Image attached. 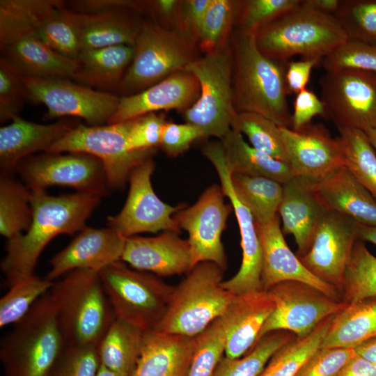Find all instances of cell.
<instances>
[{"mask_svg": "<svg viewBox=\"0 0 376 376\" xmlns=\"http://www.w3.org/2000/svg\"><path fill=\"white\" fill-rule=\"evenodd\" d=\"M31 191V226L24 234L8 240L6 253L1 263L8 287L34 275L41 252L53 238L82 230L102 196L78 191L54 196L44 189Z\"/></svg>", "mask_w": 376, "mask_h": 376, "instance_id": "obj_1", "label": "cell"}, {"mask_svg": "<svg viewBox=\"0 0 376 376\" xmlns=\"http://www.w3.org/2000/svg\"><path fill=\"white\" fill-rule=\"evenodd\" d=\"M233 53V107L237 113L263 116L279 126L292 128L285 84L288 61L274 60L258 49L255 35L234 29Z\"/></svg>", "mask_w": 376, "mask_h": 376, "instance_id": "obj_2", "label": "cell"}, {"mask_svg": "<svg viewBox=\"0 0 376 376\" xmlns=\"http://www.w3.org/2000/svg\"><path fill=\"white\" fill-rule=\"evenodd\" d=\"M49 293L66 345L97 347L116 319L99 273L73 270Z\"/></svg>", "mask_w": 376, "mask_h": 376, "instance_id": "obj_3", "label": "cell"}, {"mask_svg": "<svg viewBox=\"0 0 376 376\" xmlns=\"http://www.w3.org/2000/svg\"><path fill=\"white\" fill-rule=\"evenodd\" d=\"M66 346L48 292L2 340L5 376H49Z\"/></svg>", "mask_w": 376, "mask_h": 376, "instance_id": "obj_4", "label": "cell"}, {"mask_svg": "<svg viewBox=\"0 0 376 376\" xmlns=\"http://www.w3.org/2000/svg\"><path fill=\"white\" fill-rule=\"evenodd\" d=\"M258 49L274 60L295 56L322 60L347 37L333 15L317 11L302 3L260 29L255 35Z\"/></svg>", "mask_w": 376, "mask_h": 376, "instance_id": "obj_5", "label": "cell"}, {"mask_svg": "<svg viewBox=\"0 0 376 376\" xmlns=\"http://www.w3.org/2000/svg\"><path fill=\"white\" fill-rule=\"evenodd\" d=\"M224 272L202 262L174 287L166 311L155 330L196 337L222 316L235 295L222 285Z\"/></svg>", "mask_w": 376, "mask_h": 376, "instance_id": "obj_6", "label": "cell"}, {"mask_svg": "<svg viewBox=\"0 0 376 376\" xmlns=\"http://www.w3.org/2000/svg\"><path fill=\"white\" fill-rule=\"evenodd\" d=\"M134 49L132 62L118 86L125 95L140 93L173 72L185 70L200 57L196 41L154 22H143Z\"/></svg>", "mask_w": 376, "mask_h": 376, "instance_id": "obj_7", "label": "cell"}, {"mask_svg": "<svg viewBox=\"0 0 376 376\" xmlns=\"http://www.w3.org/2000/svg\"><path fill=\"white\" fill-rule=\"evenodd\" d=\"M0 51L25 77L72 79L78 66L44 42L22 0L0 1Z\"/></svg>", "mask_w": 376, "mask_h": 376, "instance_id": "obj_8", "label": "cell"}, {"mask_svg": "<svg viewBox=\"0 0 376 376\" xmlns=\"http://www.w3.org/2000/svg\"><path fill=\"white\" fill-rule=\"evenodd\" d=\"M99 275L118 319L145 331L155 329L163 318L174 287L155 274L132 269L122 260Z\"/></svg>", "mask_w": 376, "mask_h": 376, "instance_id": "obj_9", "label": "cell"}, {"mask_svg": "<svg viewBox=\"0 0 376 376\" xmlns=\"http://www.w3.org/2000/svg\"><path fill=\"white\" fill-rule=\"evenodd\" d=\"M199 81L196 102L182 113L185 123L203 132L205 138L221 140L231 130L237 113L233 107V53L230 42L224 47L200 56L186 68Z\"/></svg>", "mask_w": 376, "mask_h": 376, "instance_id": "obj_10", "label": "cell"}, {"mask_svg": "<svg viewBox=\"0 0 376 376\" xmlns=\"http://www.w3.org/2000/svg\"><path fill=\"white\" fill-rule=\"evenodd\" d=\"M131 120L107 125H75L53 143L47 152H81L97 158L102 163L109 187L122 188L132 171L156 150H134L127 134Z\"/></svg>", "mask_w": 376, "mask_h": 376, "instance_id": "obj_11", "label": "cell"}, {"mask_svg": "<svg viewBox=\"0 0 376 376\" xmlns=\"http://www.w3.org/2000/svg\"><path fill=\"white\" fill-rule=\"evenodd\" d=\"M24 82L28 100L45 105L47 118L77 117L91 126L107 123L115 113L120 97L68 78L24 76Z\"/></svg>", "mask_w": 376, "mask_h": 376, "instance_id": "obj_12", "label": "cell"}, {"mask_svg": "<svg viewBox=\"0 0 376 376\" xmlns=\"http://www.w3.org/2000/svg\"><path fill=\"white\" fill-rule=\"evenodd\" d=\"M267 291L274 300V308L261 329L258 342L267 334L281 330L298 338L306 336L322 321L347 305L297 281L280 282Z\"/></svg>", "mask_w": 376, "mask_h": 376, "instance_id": "obj_13", "label": "cell"}, {"mask_svg": "<svg viewBox=\"0 0 376 376\" xmlns=\"http://www.w3.org/2000/svg\"><path fill=\"white\" fill-rule=\"evenodd\" d=\"M327 116L338 128H376V73L352 69L326 72L320 80Z\"/></svg>", "mask_w": 376, "mask_h": 376, "instance_id": "obj_14", "label": "cell"}, {"mask_svg": "<svg viewBox=\"0 0 376 376\" xmlns=\"http://www.w3.org/2000/svg\"><path fill=\"white\" fill-rule=\"evenodd\" d=\"M224 197L221 185L214 184L194 205H185L173 215L180 230L189 235L192 268L200 263L211 262L223 271L227 269L221 235L233 209L231 204L225 203Z\"/></svg>", "mask_w": 376, "mask_h": 376, "instance_id": "obj_15", "label": "cell"}, {"mask_svg": "<svg viewBox=\"0 0 376 376\" xmlns=\"http://www.w3.org/2000/svg\"><path fill=\"white\" fill-rule=\"evenodd\" d=\"M17 168L31 190L60 185L103 196L109 187L102 163L85 153L44 152L24 159Z\"/></svg>", "mask_w": 376, "mask_h": 376, "instance_id": "obj_16", "label": "cell"}, {"mask_svg": "<svg viewBox=\"0 0 376 376\" xmlns=\"http://www.w3.org/2000/svg\"><path fill=\"white\" fill-rule=\"evenodd\" d=\"M203 155L214 167L225 196L232 205L238 224L242 259L240 269L230 279L224 281V288L234 295L261 290L263 251L255 219L249 209L236 196L231 182L232 171L228 166L221 141L205 144Z\"/></svg>", "mask_w": 376, "mask_h": 376, "instance_id": "obj_17", "label": "cell"}, {"mask_svg": "<svg viewBox=\"0 0 376 376\" xmlns=\"http://www.w3.org/2000/svg\"><path fill=\"white\" fill-rule=\"evenodd\" d=\"M155 166L153 158L150 157L132 171L123 207L117 215L108 218L109 227L125 237L141 233H179L181 230L173 215L185 205L172 206L157 196L151 184Z\"/></svg>", "mask_w": 376, "mask_h": 376, "instance_id": "obj_18", "label": "cell"}, {"mask_svg": "<svg viewBox=\"0 0 376 376\" xmlns=\"http://www.w3.org/2000/svg\"><path fill=\"white\" fill-rule=\"evenodd\" d=\"M361 226L341 213L325 212L309 249L298 256L311 273L334 286L340 295Z\"/></svg>", "mask_w": 376, "mask_h": 376, "instance_id": "obj_19", "label": "cell"}, {"mask_svg": "<svg viewBox=\"0 0 376 376\" xmlns=\"http://www.w3.org/2000/svg\"><path fill=\"white\" fill-rule=\"evenodd\" d=\"M281 131L293 176L317 183L345 166L337 139L323 125L310 123L298 130L281 126Z\"/></svg>", "mask_w": 376, "mask_h": 376, "instance_id": "obj_20", "label": "cell"}, {"mask_svg": "<svg viewBox=\"0 0 376 376\" xmlns=\"http://www.w3.org/2000/svg\"><path fill=\"white\" fill-rule=\"evenodd\" d=\"M256 226L263 251L262 285L267 291L274 285L285 281L308 284L327 296L341 300L339 292L332 285L311 273L299 257L288 246L280 226L279 215Z\"/></svg>", "mask_w": 376, "mask_h": 376, "instance_id": "obj_21", "label": "cell"}, {"mask_svg": "<svg viewBox=\"0 0 376 376\" xmlns=\"http://www.w3.org/2000/svg\"><path fill=\"white\" fill-rule=\"evenodd\" d=\"M127 237L113 228L85 226L74 240L50 260L45 277L54 282L75 269L100 272L107 266L121 260Z\"/></svg>", "mask_w": 376, "mask_h": 376, "instance_id": "obj_22", "label": "cell"}, {"mask_svg": "<svg viewBox=\"0 0 376 376\" xmlns=\"http://www.w3.org/2000/svg\"><path fill=\"white\" fill-rule=\"evenodd\" d=\"M199 95L200 84L195 75L186 70H179L140 93L120 97L107 123L124 122L161 110L175 109L182 113Z\"/></svg>", "mask_w": 376, "mask_h": 376, "instance_id": "obj_23", "label": "cell"}, {"mask_svg": "<svg viewBox=\"0 0 376 376\" xmlns=\"http://www.w3.org/2000/svg\"><path fill=\"white\" fill-rule=\"evenodd\" d=\"M178 234L163 231L154 237H127L121 260L160 276L188 274L192 269L191 248L188 240Z\"/></svg>", "mask_w": 376, "mask_h": 376, "instance_id": "obj_24", "label": "cell"}, {"mask_svg": "<svg viewBox=\"0 0 376 376\" xmlns=\"http://www.w3.org/2000/svg\"><path fill=\"white\" fill-rule=\"evenodd\" d=\"M274 308V302L268 291L261 290L235 295L221 316L226 327V357H241L254 347Z\"/></svg>", "mask_w": 376, "mask_h": 376, "instance_id": "obj_25", "label": "cell"}, {"mask_svg": "<svg viewBox=\"0 0 376 376\" xmlns=\"http://www.w3.org/2000/svg\"><path fill=\"white\" fill-rule=\"evenodd\" d=\"M75 126L65 121L40 124L15 117L0 128L1 175H9L32 154L46 152Z\"/></svg>", "mask_w": 376, "mask_h": 376, "instance_id": "obj_26", "label": "cell"}, {"mask_svg": "<svg viewBox=\"0 0 376 376\" xmlns=\"http://www.w3.org/2000/svg\"><path fill=\"white\" fill-rule=\"evenodd\" d=\"M326 211L318 200L313 183L293 176L283 185V196L278 212L283 222V233L292 235L297 256L310 248L316 228Z\"/></svg>", "mask_w": 376, "mask_h": 376, "instance_id": "obj_27", "label": "cell"}, {"mask_svg": "<svg viewBox=\"0 0 376 376\" xmlns=\"http://www.w3.org/2000/svg\"><path fill=\"white\" fill-rule=\"evenodd\" d=\"M313 189L326 212L341 213L361 226H376V199L345 166L313 183Z\"/></svg>", "mask_w": 376, "mask_h": 376, "instance_id": "obj_28", "label": "cell"}, {"mask_svg": "<svg viewBox=\"0 0 376 376\" xmlns=\"http://www.w3.org/2000/svg\"><path fill=\"white\" fill-rule=\"evenodd\" d=\"M70 13L77 29L81 51L116 45L134 47L144 22L139 13L127 8L91 15L72 10Z\"/></svg>", "mask_w": 376, "mask_h": 376, "instance_id": "obj_29", "label": "cell"}, {"mask_svg": "<svg viewBox=\"0 0 376 376\" xmlns=\"http://www.w3.org/2000/svg\"><path fill=\"white\" fill-rule=\"evenodd\" d=\"M196 345V336L147 331L132 376H187Z\"/></svg>", "mask_w": 376, "mask_h": 376, "instance_id": "obj_30", "label": "cell"}, {"mask_svg": "<svg viewBox=\"0 0 376 376\" xmlns=\"http://www.w3.org/2000/svg\"><path fill=\"white\" fill-rule=\"evenodd\" d=\"M32 24L44 42L52 50L77 61L81 46L77 27L65 1L22 0Z\"/></svg>", "mask_w": 376, "mask_h": 376, "instance_id": "obj_31", "label": "cell"}, {"mask_svg": "<svg viewBox=\"0 0 376 376\" xmlns=\"http://www.w3.org/2000/svg\"><path fill=\"white\" fill-rule=\"evenodd\" d=\"M134 52V47L130 45L82 50L78 56L77 69L72 79L92 88L118 89L132 62Z\"/></svg>", "mask_w": 376, "mask_h": 376, "instance_id": "obj_32", "label": "cell"}, {"mask_svg": "<svg viewBox=\"0 0 376 376\" xmlns=\"http://www.w3.org/2000/svg\"><path fill=\"white\" fill-rule=\"evenodd\" d=\"M376 336V297L347 304L334 315L320 347L354 348Z\"/></svg>", "mask_w": 376, "mask_h": 376, "instance_id": "obj_33", "label": "cell"}, {"mask_svg": "<svg viewBox=\"0 0 376 376\" xmlns=\"http://www.w3.org/2000/svg\"><path fill=\"white\" fill-rule=\"evenodd\" d=\"M145 334L116 318L97 347L100 363L120 376H132L142 353Z\"/></svg>", "mask_w": 376, "mask_h": 376, "instance_id": "obj_34", "label": "cell"}, {"mask_svg": "<svg viewBox=\"0 0 376 376\" xmlns=\"http://www.w3.org/2000/svg\"><path fill=\"white\" fill-rule=\"evenodd\" d=\"M220 141L232 173L267 178L282 185L293 177L287 162L255 149L232 129Z\"/></svg>", "mask_w": 376, "mask_h": 376, "instance_id": "obj_35", "label": "cell"}, {"mask_svg": "<svg viewBox=\"0 0 376 376\" xmlns=\"http://www.w3.org/2000/svg\"><path fill=\"white\" fill-rule=\"evenodd\" d=\"M233 190L255 221H269L278 214L283 185L274 180L232 173Z\"/></svg>", "mask_w": 376, "mask_h": 376, "instance_id": "obj_36", "label": "cell"}, {"mask_svg": "<svg viewBox=\"0 0 376 376\" xmlns=\"http://www.w3.org/2000/svg\"><path fill=\"white\" fill-rule=\"evenodd\" d=\"M31 189L14 180L9 175L0 178V233L8 240L27 231L33 211Z\"/></svg>", "mask_w": 376, "mask_h": 376, "instance_id": "obj_37", "label": "cell"}, {"mask_svg": "<svg viewBox=\"0 0 376 376\" xmlns=\"http://www.w3.org/2000/svg\"><path fill=\"white\" fill-rule=\"evenodd\" d=\"M337 137L345 166L376 199V152L366 133L355 128H338Z\"/></svg>", "mask_w": 376, "mask_h": 376, "instance_id": "obj_38", "label": "cell"}, {"mask_svg": "<svg viewBox=\"0 0 376 376\" xmlns=\"http://www.w3.org/2000/svg\"><path fill=\"white\" fill-rule=\"evenodd\" d=\"M334 316L322 321L306 336L295 337L282 346L259 376H295L306 361L320 347Z\"/></svg>", "mask_w": 376, "mask_h": 376, "instance_id": "obj_39", "label": "cell"}, {"mask_svg": "<svg viewBox=\"0 0 376 376\" xmlns=\"http://www.w3.org/2000/svg\"><path fill=\"white\" fill-rule=\"evenodd\" d=\"M295 337L287 331L270 332L246 355L236 359L223 357L213 376H259L274 353Z\"/></svg>", "mask_w": 376, "mask_h": 376, "instance_id": "obj_40", "label": "cell"}, {"mask_svg": "<svg viewBox=\"0 0 376 376\" xmlns=\"http://www.w3.org/2000/svg\"><path fill=\"white\" fill-rule=\"evenodd\" d=\"M340 297L347 304L376 297V257L361 241L353 248Z\"/></svg>", "mask_w": 376, "mask_h": 376, "instance_id": "obj_41", "label": "cell"}, {"mask_svg": "<svg viewBox=\"0 0 376 376\" xmlns=\"http://www.w3.org/2000/svg\"><path fill=\"white\" fill-rule=\"evenodd\" d=\"M231 129L245 135L255 149L288 163L281 126L273 120L256 113L242 112L234 117Z\"/></svg>", "mask_w": 376, "mask_h": 376, "instance_id": "obj_42", "label": "cell"}, {"mask_svg": "<svg viewBox=\"0 0 376 376\" xmlns=\"http://www.w3.org/2000/svg\"><path fill=\"white\" fill-rule=\"evenodd\" d=\"M240 1L212 0L198 36L199 50L204 54L219 50L230 42Z\"/></svg>", "mask_w": 376, "mask_h": 376, "instance_id": "obj_43", "label": "cell"}, {"mask_svg": "<svg viewBox=\"0 0 376 376\" xmlns=\"http://www.w3.org/2000/svg\"><path fill=\"white\" fill-rule=\"evenodd\" d=\"M53 284L46 278L33 275L9 287L0 299V327L15 324L24 318Z\"/></svg>", "mask_w": 376, "mask_h": 376, "instance_id": "obj_44", "label": "cell"}, {"mask_svg": "<svg viewBox=\"0 0 376 376\" xmlns=\"http://www.w3.org/2000/svg\"><path fill=\"white\" fill-rule=\"evenodd\" d=\"M334 16L348 40L376 45V0H342Z\"/></svg>", "mask_w": 376, "mask_h": 376, "instance_id": "obj_45", "label": "cell"}, {"mask_svg": "<svg viewBox=\"0 0 376 376\" xmlns=\"http://www.w3.org/2000/svg\"><path fill=\"white\" fill-rule=\"evenodd\" d=\"M226 327L221 316L196 336L187 376H213L225 353Z\"/></svg>", "mask_w": 376, "mask_h": 376, "instance_id": "obj_46", "label": "cell"}, {"mask_svg": "<svg viewBox=\"0 0 376 376\" xmlns=\"http://www.w3.org/2000/svg\"><path fill=\"white\" fill-rule=\"evenodd\" d=\"M301 1H240L235 29L256 35L260 29L298 6Z\"/></svg>", "mask_w": 376, "mask_h": 376, "instance_id": "obj_47", "label": "cell"}, {"mask_svg": "<svg viewBox=\"0 0 376 376\" xmlns=\"http://www.w3.org/2000/svg\"><path fill=\"white\" fill-rule=\"evenodd\" d=\"M326 72L344 69L376 73V45L347 40L321 61Z\"/></svg>", "mask_w": 376, "mask_h": 376, "instance_id": "obj_48", "label": "cell"}, {"mask_svg": "<svg viewBox=\"0 0 376 376\" xmlns=\"http://www.w3.org/2000/svg\"><path fill=\"white\" fill-rule=\"evenodd\" d=\"M28 100L24 75L11 63L0 57V122L19 116Z\"/></svg>", "mask_w": 376, "mask_h": 376, "instance_id": "obj_49", "label": "cell"}, {"mask_svg": "<svg viewBox=\"0 0 376 376\" xmlns=\"http://www.w3.org/2000/svg\"><path fill=\"white\" fill-rule=\"evenodd\" d=\"M100 365L97 347L66 346L49 376H96Z\"/></svg>", "mask_w": 376, "mask_h": 376, "instance_id": "obj_50", "label": "cell"}, {"mask_svg": "<svg viewBox=\"0 0 376 376\" xmlns=\"http://www.w3.org/2000/svg\"><path fill=\"white\" fill-rule=\"evenodd\" d=\"M355 355L354 348L320 347L295 376H338L343 366Z\"/></svg>", "mask_w": 376, "mask_h": 376, "instance_id": "obj_51", "label": "cell"}, {"mask_svg": "<svg viewBox=\"0 0 376 376\" xmlns=\"http://www.w3.org/2000/svg\"><path fill=\"white\" fill-rule=\"evenodd\" d=\"M167 120L163 113H150L131 119L127 141L134 150H156Z\"/></svg>", "mask_w": 376, "mask_h": 376, "instance_id": "obj_52", "label": "cell"}, {"mask_svg": "<svg viewBox=\"0 0 376 376\" xmlns=\"http://www.w3.org/2000/svg\"><path fill=\"white\" fill-rule=\"evenodd\" d=\"M202 138L205 136L201 130L192 124L167 121L159 147L168 156L176 157L186 152L194 141Z\"/></svg>", "mask_w": 376, "mask_h": 376, "instance_id": "obj_53", "label": "cell"}, {"mask_svg": "<svg viewBox=\"0 0 376 376\" xmlns=\"http://www.w3.org/2000/svg\"><path fill=\"white\" fill-rule=\"evenodd\" d=\"M212 0H183L175 29L190 37L198 44L205 13Z\"/></svg>", "mask_w": 376, "mask_h": 376, "instance_id": "obj_54", "label": "cell"}, {"mask_svg": "<svg viewBox=\"0 0 376 376\" xmlns=\"http://www.w3.org/2000/svg\"><path fill=\"white\" fill-rule=\"evenodd\" d=\"M316 116H327L324 104L312 91L305 88L296 95L291 129L298 130L310 124Z\"/></svg>", "mask_w": 376, "mask_h": 376, "instance_id": "obj_55", "label": "cell"}, {"mask_svg": "<svg viewBox=\"0 0 376 376\" xmlns=\"http://www.w3.org/2000/svg\"><path fill=\"white\" fill-rule=\"evenodd\" d=\"M70 10L81 14H96L112 10L127 8L139 13L146 11V1L129 0H77L65 1Z\"/></svg>", "mask_w": 376, "mask_h": 376, "instance_id": "obj_56", "label": "cell"}, {"mask_svg": "<svg viewBox=\"0 0 376 376\" xmlns=\"http://www.w3.org/2000/svg\"><path fill=\"white\" fill-rule=\"evenodd\" d=\"M321 63L315 59H301L288 62L285 84L288 94L297 95L306 88L313 68Z\"/></svg>", "mask_w": 376, "mask_h": 376, "instance_id": "obj_57", "label": "cell"}, {"mask_svg": "<svg viewBox=\"0 0 376 376\" xmlns=\"http://www.w3.org/2000/svg\"><path fill=\"white\" fill-rule=\"evenodd\" d=\"M181 1H146V10L155 19L154 22L166 29H175Z\"/></svg>", "mask_w": 376, "mask_h": 376, "instance_id": "obj_58", "label": "cell"}, {"mask_svg": "<svg viewBox=\"0 0 376 376\" xmlns=\"http://www.w3.org/2000/svg\"><path fill=\"white\" fill-rule=\"evenodd\" d=\"M338 376H376V364L356 354L343 366Z\"/></svg>", "mask_w": 376, "mask_h": 376, "instance_id": "obj_59", "label": "cell"}, {"mask_svg": "<svg viewBox=\"0 0 376 376\" xmlns=\"http://www.w3.org/2000/svg\"><path fill=\"white\" fill-rule=\"evenodd\" d=\"M342 0H302V3L322 13L333 15L336 13Z\"/></svg>", "mask_w": 376, "mask_h": 376, "instance_id": "obj_60", "label": "cell"}, {"mask_svg": "<svg viewBox=\"0 0 376 376\" xmlns=\"http://www.w3.org/2000/svg\"><path fill=\"white\" fill-rule=\"evenodd\" d=\"M354 349L357 355L376 364V336L364 341Z\"/></svg>", "mask_w": 376, "mask_h": 376, "instance_id": "obj_61", "label": "cell"}, {"mask_svg": "<svg viewBox=\"0 0 376 376\" xmlns=\"http://www.w3.org/2000/svg\"><path fill=\"white\" fill-rule=\"evenodd\" d=\"M358 237L360 240L369 242L376 245V226H361Z\"/></svg>", "mask_w": 376, "mask_h": 376, "instance_id": "obj_62", "label": "cell"}, {"mask_svg": "<svg viewBox=\"0 0 376 376\" xmlns=\"http://www.w3.org/2000/svg\"><path fill=\"white\" fill-rule=\"evenodd\" d=\"M96 376H120L100 363Z\"/></svg>", "mask_w": 376, "mask_h": 376, "instance_id": "obj_63", "label": "cell"}, {"mask_svg": "<svg viewBox=\"0 0 376 376\" xmlns=\"http://www.w3.org/2000/svg\"><path fill=\"white\" fill-rule=\"evenodd\" d=\"M370 139L375 152H376V128L370 129L365 132Z\"/></svg>", "mask_w": 376, "mask_h": 376, "instance_id": "obj_64", "label": "cell"}]
</instances>
